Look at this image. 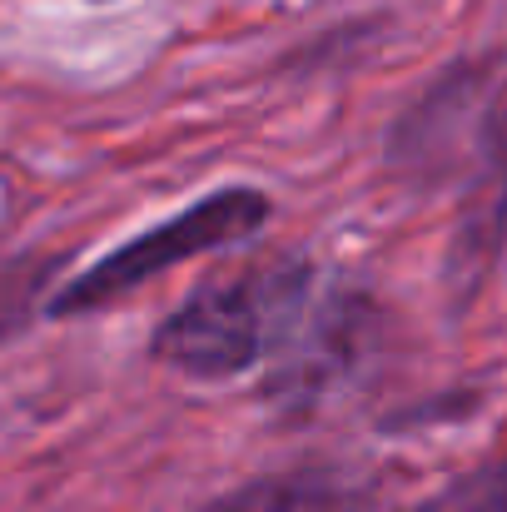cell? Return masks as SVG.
Masks as SVG:
<instances>
[{
    "mask_svg": "<svg viewBox=\"0 0 507 512\" xmlns=\"http://www.w3.org/2000/svg\"><path fill=\"white\" fill-rule=\"evenodd\" d=\"M368 343V309L353 294L334 299H314V289L294 304V314L284 319L279 339L269 348L274 373H269V393L294 408L309 413L338 378L358 363Z\"/></svg>",
    "mask_w": 507,
    "mask_h": 512,
    "instance_id": "cell-3",
    "label": "cell"
},
{
    "mask_svg": "<svg viewBox=\"0 0 507 512\" xmlns=\"http://www.w3.org/2000/svg\"><path fill=\"white\" fill-rule=\"evenodd\" d=\"M314 289V274L299 259L249 264L239 274L209 279L189 294L150 343V353L189 378H234L249 373L279 339L294 304Z\"/></svg>",
    "mask_w": 507,
    "mask_h": 512,
    "instance_id": "cell-1",
    "label": "cell"
},
{
    "mask_svg": "<svg viewBox=\"0 0 507 512\" xmlns=\"http://www.w3.org/2000/svg\"><path fill=\"white\" fill-rule=\"evenodd\" d=\"M264 219H269V199L259 189H249V184L214 189V194L194 199L189 209L169 214L165 224H155V229L125 239L120 249H110L105 259H95L85 274H75L70 284H60L45 309L55 319L105 309V304L135 294L145 279L165 274L174 264L194 259V254H209V249H224V244H239V239L259 234Z\"/></svg>",
    "mask_w": 507,
    "mask_h": 512,
    "instance_id": "cell-2",
    "label": "cell"
},
{
    "mask_svg": "<svg viewBox=\"0 0 507 512\" xmlns=\"http://www.w3.org/2000/svg\"><path fill=\"white\" fill-rule=\"evenodd\" d=\"M60 274V254H15L0 259V348L25 334L40 304H50V284Z\"/></svg>",
    "mask_w": 507,
    "mask_h": 512,
    "instance_id": "cell-5",
    "label": "cell"
},
{
    "mask_svg": "<svg viewBox=\"0 0 507 512\" xmlns=\"http://www.w3.org/2000/svg\"><path fill=\"white\" fill-rule=\"evenodd\" d=\"M363 503V488L329 463H304L284 473H264L234 493H219L189 512H353Z\"/></svg>",
    "mask_w": 507,
    "mask_h": 512,
    "instance_id": "cell-4",
    "label": "cell"
},
{
    "mask_svg": "<svg viewBox=\"0 0 507 512\" xmlns=\"http://www.w3.org/2000/svg\"><path fill=\"white\" fill-rule=\"evenodd\" d=\"M408 512H507V458H488V463L468 468L438 498Z\"/></svg>",
    "mask_w": 507,
    "mask_h": 512,
    "instance_id": "cell-6",
    "label": "cell"
}]
</instances>
